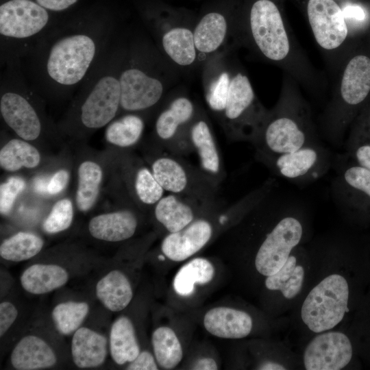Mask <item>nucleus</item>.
I'll list each match as a JSON object with an SVG mask.
<instances>
[{
    "label": "nucleus",
    "mask_w": 370,
    "mask_h": 370,
    "mask_svg": "<svg viewBox=\"0 0 370 370\" xmlns=\"http://www.w3.org/2000/svg\"><path fill=\"white\" fill-rule=\"evenodd\" d=\"M103 20L52 25L25 57L32 87L64 92L81 85L121 34Z\"/></svg>",
    "instance_id": "obj_1"
},
{
    "label": "nucleus",
    "mask_w": 370,
    "mask_h": 370,
    "mask_svg": "<svg viewBox=\"0 0 370 370\" xmlns=\"http://www.w3.org/2000/svg\"><path fill=\"white\" fill-rule=\"evenodd\" d=\"M248 240L254 246V266L267 277L275 273L301 243L305 232L302 211L295 202L268 194L246 216Z\"/></svg>",
    "instance_id": "obj_2"
},
{
    "label": "nucleus",
    "mask_w": 370,
    "mask_h": 370,
    "mask_svg": "<svg viewBox=\"0 0 370 370\" xmlns=\"http://www.w3.org/2000/svg\"><path fill=\"white\" fill-rule=\"evenodd\" d=\"M177 72L145 37L128 40L119 75L120 109L140 114L162 105Z\"/></svg>",
    "instance_id": "obj_3"
},
{
    "label": "nucleus",
    "mask_w": 370,
    "mask_h": 370,
    "mask_svg": "<svg viewBox=\"0 0 370 370\" xmlns=\"http://www.w3.org/2000/svg\"><path fill=\"white\" fill-rule=\"evenodd\" d=\"M127 41L121 34L81 84L77 122L86 129L108 125L120 110L119 75Z\"/></svg>",
    "instance_id": "obj_4"
},
{
    "label": "nucleus",
    "mask_w": 370,
    "mask_h": 370,
    "mask_svg": "<svg viewBox=\"0 0 370 370\" xmlns=\"http://www.w3.org/2000/svg\"><path fill=\"white\" fill-rule=\"evenodd\" d=\"M316 142L308 105L295 91L285 89L251 144L257 158L292 152Z\"/></svg>",
    "instance_id": "obj_5"
},
{
    "label": "nucleus",
    "mask_w": 370,
    "mask_h": 370,
    "mask_svg": "<svg viewBox=\"0 0 370 370\" xmlns=\"http://www.w3.org/2000/svg\"><path fill=\"white\" fill-rule=\"evenodd\" d=\"M53 25L49 11L34 0H8L1 3V64L21 62Z\"/></svg>",
    "instance_id": "obj_6"
},
{
    "label": "nucleus",
    "mask_w": 370,
    "mask_h": 370,
    "mask_svg": "<svg viewBox=\"0 0 370 370\" xmlns=\"http://www.w3.org/2000/svg\"><path fill=\"white\" fill-rule=\"evenodd\" d=\"M1 75L0 111L5 123L25 140L37 139L41 134L40 116L32 102V86L21 62L5 65Z\"/></svg>",
    "instance_id": "obj_7"
},
{
    "label": "nucleus",
    "mask_w": 370,
    "mask_h": 370,
    "mask_svg": "<svg viewBox=\"0 0 370 370\" xmlns=\"http://www.w3.org/2000/svg\"><path fill=\"white\" fill-rule=\"evenodd\" d=\"M268 111L257 98L247 75L232 66L226 105L217 119L228 138L252 143Z\"/></svg>",
    "instance_id": "obj_8"
},
{
    "label": "nucleus",
    "mask_w": 370,
    "mask_h": 370,
    "mask_svg": "<svg viewBox=\"0 0 370 370\" xmlns=\"http://www.w3.org/2000/svg\"><path fill=\"white\" fill-rule=\"evenodd\" d=\"M351 284L341 273L323 278L307 294L300 310L301 319L313 333L337 326L349 311Z\"/></svg>",
    "instance_id": "obj_9"
},
{
    "label": "nucleus",
    "mask_w": 370,
    "mask_h": 370,
    "mask_svg": "<svg viewBox=\"0 0 370 370\" xmlns=\"http://www.w3.org/2000/svg\"><path fill=\"white\" fill-rule=\"evenodd\" d=\"M370 92V58L353 57L346 64L337 93L326 114L325 132L329 138L340 145L349 111L362 103Z\"/></svg>",
    "instance_id": "obj_10"
},
{
    "label": "nucleus",
    "mask_w": 370,
    "mask_h": 370,
    "mask_svg": "<svg viewBox=\"0 0 370 370\" xmlns=\"http://www.w3.org/2000/svg\"><path fill=\"white\" fill-rule=\"evenodd\" d=\"M242 32L267 60L283 63L288 58L291 50L289 36L280 12L271 0H256L252 4L248 29L241 34Z\"/></svg>",
    "instance_id": "obj_11"
},
{
    "label": "nucleus",
    "mask_w": 370,
    "mask_h": 370,
    "mask_svg": "<svg viewBox=\"0 0 370 370\" xmlns=\"http://www.w3.org/2000/svg\"><path fill=\"white\" fill-rule=\"evenodd\" d=\"M177 156L160 155L151 163V170L164 191L201 202L216 204L218 187L198 168Z\"/></svg>",
    "instance_id": "obj_12"
},
{
    "label": "nucleus",
    "mask_w": 370,
    "mask_h": 370,
    "mask_svg": "<svg viewBox=\"0 0 370 370\" xmlns=\"http://www.w3.org/2000/svg\"><path fill=\"white\" fill-rule=\"evenodd\" d=\"M232 224L230 210L220 206L197 217L182 230L167 234L161 243V251L171 261H184L204 248L217 233Z\"/></svg>",
    "instance_id": "obj_13"
},
{
    "label": "nucleus",
    "mask_w": 370,
    "mask_h": 370,
    "mask_svg": "<svg viewBox=\"0 0 370 370\" xmlns=\"http://www.w3.org/2000/svg\"><path fill=\"white\" fill-rule=\"evenodd\" d=\"M199 109L184 92L172 93L162 103L155 120L154 133L159 143L173 155L193 152L188 130Z\"/></svg>",
    "instance_id": "obj_14"
},
{
    "label": "nucleus",
    "mask_w": 370,
    "mask_h": 370,
    "mask_svg": "<svg viewBox=\"0 0 370 370\" xmlns=\"http://www.w3.org/2000/svg\"><path fill=\"white\" fill-rule=\"evenodd\" d=\"M256 158L276 175L301 182L319 179L330 166V153L319 142L292 152Z\"/></svg>",
    "instance_id": "obj_15"
},
{
    "label": "nucleus",
    "mask_w": 370,
    "mask_h": 370,
    "mask_svg": "<svg viewBox=\"0 0 370 370\" xmlns=\"http://www.w3.org/2000/svg\"><path fill=\"white\" fill-rule=\"evenodd\" d=\"M353 345L343 332L328 330L318 333L306 345L303 356L306 370H340L353 357Z\"/></svg>",
    "instance_id": "obj_16"
},
{
    "label": "nucleus",
    "mask_w": 370,
    "mask_h": 370,
    "mask_svg": "<svg viewBox=\"0 0 370 370\" xmlns=\"http://www.w3.org/2000/svg\"><path fill=\"white\" fill-rule=\"evenodd\" d=\"M188 138L192 151L197 156L199 169L219 188L225 172L210 122L201 108L188 127Z\"/></svg>",
    "instance_id": "obj_17"
},
{
    "label": "nucleus",
    "mask_w": 370,
    "mask_h": 370,
    "mask_svg": "<svg viewBox=\"0 0 370 370\" xmlns=\"http://www.w3.org/2000/svg\"><path fill=\"white\" fill-rule=\"evenodd\" d=\"M307 15L317 44L326 51L339 48L348 28L342 9L334 0H308Z\"/></svg>",
    "instance_id": "obj_18"
},
{
    "label": "nucleus",
    "mask_w": 370,
    "mask_h": 370,
    "mask_svg": "<svg viewBox=\"0 0 370 370\" xmlns=\"http://www.w3.org/2000/svg\"><path fill=\"white\" fill-rule=\"evenodd\" d=\"M220 203H204L170 193L154 205L153 214L156 221L170 234L182 230L197 217L220 206Z\"/></svg>",
    "instance_id": "obj_19"
},
{
    "label": "nucleus",
    "mask_w": 370,
    "mask_h": 370,
    "mask_svg": "<svg viewBox=\"0 0 370 370\" xmlns=\"http://www.w3.org/2000/svg\"><path fill=\"white\" fill-rule=\"evenodd\" d=\"M238 32L231 28L227 17L219 12L205 14L195 23L194 41L199 62L222 51L231 37H236Z\"/></svg>",
    "instance_id": "obj_20"
},
{
    "label": "nucleus",
    "mask_w": 370,
    "mask_h": 370,
    "mask_svg": "<svg viewBox=\"0 0 370 370\" xmlns=\"http://www.w3.org/2000/svg\"><path fill=\"white\" fill-rule=\"evenodd\" d=\"M232 66L225 51L219 52L204 62L202 84L206 102L218 119L225 109Z\"/></svg>",
    "instance_id": "obj_21"
},
{
    "label": "nucleus",
    "mask_w": 370,
    "mask_h": 370,
    "mask_svg": "<svg viewBox=\"0 0 370 370\" xmlns=\"http://www.w3.org/2000/svg\"><path fill=\"white\" fill-rule=\"evenodd\" d=\"M336 203L345 208L370 205V170L352 164L338 171L332 184Z\"/></svg>",
    "instance_id": "obj_22"
},
{
    "label": "nucleus",
    "mask_w": 370,
    "mask_h": 370,
    "mask_svg": "<svg viewBox=\"0 0 370 370\" xmlns=\"http://www.w3.org/2000/svg\"><path fill=\"white\" fill-rule=\"evenodd\" d=\"M203 323L210 334L226 339L245 338L253 328L252 318L247 312L226 306L210 309L205 314Z\"/></svg>",
    "instance_id": "obj_23"
},
{
    "label": "nucleus",
    "mask_w": 370,
    "mask_h": 370,
    "mask_svg": "<svg viewBox=\"0 0 370 370\" xmlns=\"http://www.w3.org/2000/svg\"><path fill=\"white\" fill-rule=\"evenodd\" d=\"M137 225L136 214L131 210H121L93 217L90 221L88 229L95 238L118 242L131 238Z\"/></svg>",
    "instance_id": "obj_24"
},
{
    "label": "nucleus",
    "mask_w": 370,
    "mask_h": 370,
    "mask_svg": "<svg viewBox=\"0 0 370 370\" xmlns=\"http://www.w3.org/2000/svg\"><path fill=\"white\" fill-rule=\"evenodd\" d=\"M57 358L52 349L42 338L34 335L23 337L11 354V362L18 370H35L53 366Z\"/></svg>",
    "instance_id": "obj_25"
},
{
    "label": "nucleus",
    "mask_w": 370,
    "mask_h": 370,
    "mask_svg": "<svg viewBox=\"0 0 370 370\" xmlns=\"http://www.w3.org/2000/svg\"><path fill=\"white\" fill-rule=\"evenodd\" d=\"M72 358L79 368L100 366L107 355V340L99 333L88 328H79L73 336Z\"/></svg>",
    "instance_id": "obj_26"
},
{
    "label": "nucleus",
    "mask_w": 370,
    "mask_h": 370,
    "mask_svg": "<svg viewBox=\"0 0 370 370\" xmlns=\"http://www.w3.org/2000/svg\"><path fill=\"white\" fill-rule=\"evenodd\" d=\"M298 247L291 254L284 264L274 274L266 277L264 286L271 291H280L283 297L292 299L301 291L305 269L297 252Z\"/></svg>",
    "instance_id": "obj_27"
},
{
    "label": "nucleus",
    "mask_w": 370,
    "mask_h": 370,
    "mask_svg": "<svg viewBox=\"0 0 370 370\" xmlns=\"http://www.w3.org/2000/svg\"><path fill=\"white\" fill-rule=\"evenodd\" d=\"M96 295L107 309L119 312L130 303L133 297V291L126 275L120 271L113 270L97 282Z\"/></svg>",
    "instance_id": "obj_28"
},
{
    "label": "nucleus",
    "mask_w": 370,
    "mask_h": 370,
    "mask_svg": "<svg viewBox=\"0 0 370 370\" xmlns=\"http://www.w3.org/2000/svg\"><path fill=\"white\" fill-rule=\"evenodd\" d=\"M69 280L67 271L56 264H35L21 276V284L27 292L41 295L64 286Z\"/></svg>",
    "instance_id": "obj_29"
},
{
    "label": "nucleus",
    "mask_w": 370,
    "mask_h": 370,
    "mask_svg": "<svg viewBox=\"0 0 370 370\" xmlns=\"http://www.w3.org/2000/svg\"><path fill=\"white\" fill-rule=\"evenodd\" d=\"M110 349L112 358L120 365L133 361L140 352L134 325L128 317H121L113 323Z\"/></svg>",
    "instance_id": "obj_30"
},
{
    "label": "nucleus",
    "mask_w": 370,
    "mask_h": 370,
    "mask_svg": "<svg viewBox=\"0 0 370 370\" xmlns=\"http://www.w3.org/2000/svg\"><path fill=\"white\" fill-rule=\"evenodd\" d=\"M215 269L212 263L204 258H195L184 264L175 274L173 287L180 296L189 297L197 286L210 283L214 278Z\"/></svg>",
    "instance_id": "obj_31"
},
{
    "label": "nucleus",
    "mask_w": 370,
    "mask_h": 370,
    "mask_svg": "<svg viewBox=\"0 0 370 370\" xmlns=\"http://www.w3.org/2000/svg\"><path fill=\"white\" fill-rule=\"evenodd\" d=\"M151 344L157 363L162 369H173L182 361V346L177 334L171 328H157L153 332Z\"/></svg>",
    "instance_id": "obj_32"
},
{
    "label": "nucleus",
    "mask_w": 370,
    "mask_h": 370,
    "mask_svg": "<svg viewBox=\"0 0 370 370\" xmlns=\"http://www.w3.org/2000/svg\"><path fill=\"white\" fill-rule=\"evenodd\" d=\"M145 125L140 114L126 112L108 125L105 137L108 143L117 147H132L140 139Z\"/></svg>",
    "instance_id": "obj_33"
},
{
    "label": "nucleus",
    "mask_w": 370,
    "mask_h": 370,
    "mask_svg": "<svg viewBox=\"0 0 370 370\" xmlns=\"http://www.w3.org/2000/svg\"><path fill=\"white\" fill-rule=\"evenodd\" d=\"M40 160L38 151L25 140L12 139L0 151V165L8 171H16L22 167L34 168Z\"/></svg>",
    "instance_id": "obj_34"
},
{
    "label": "nucleus",
    "mask_w": 370,
    "mask_h": 370,
    "mask_svg": "<svg viewBox=\"0 0 370 370\" xmlns=\"http://www.w3.org/2000/svg\"><path fill=\"white\" fill-rule=\"evenodd\" d=\"M101 180L102 170L98 164L85 161L79 165L76 194V203L79 210L86 212L93 206L99 192Z\"/></svg>",
    "instance_id": "obj_35"
},
{
    "label": "nucleus",
    "mask_w": 370,
    "mask_h": 370,
    "mask_svg": "<svg viewBox=\"0 0 370 370\" xmlns=\"http://www.w3.org/2000/svg\"><path fill=\"white\" fill-rule=\"evenodd\" d=\"M42 246L43 241L38 236L30 232H20L1 244L0 256L9 261H23L38 254Z\"/></svg>",
    "instance_id": "obj_36"
},
{
    "label": "nucleus",
    "mask_w": 370,
    "mask_h": 370,
    "mask_svg": "<svg viewBox=\"0 0 370 370\" xmlns=\"http://www.w3.org/2000/svg\"><path fill=\"white\" fill-rule=\"evenodd\" d=\"M89 310L85 302L66 301L58 304L52 311V319L60 333L69 335L75 332Z\"/></svg>",
    "instance_id": "obj_37"
},
{
    "label": "nucleus",
    "mask_w": 370,
    "mask_h": 370,
    "mask_svg": "<svg viewBox=\"0 0 370 370\" xmlns=\"http://www.w3.org/2000/svg\"><path fill=\"white\" fill-rule=\"evenodd\" d=\"M133 189L137 199L147 206H154L164 193L151 170L146 166L138 167L134 173Z\"/></svg>",
    "instance_id": "obj_38"
},
{
    "label": "nucleus",
    "mask_w": 370,
    "mask_h": 370,
    "mask_svg": "<svg viewBox=\"0 0 370 370\" xmlns=\"http://www.w3.org/2000/svg\"><path fill=\"white\" fill-rule=\"evenodd\" d=\"M73 217L71 200L63 199L57 201L43 223L44 230L49 234L64 231L69 227Z\"/></svg>",
    "instance_id": "obj_39"
},
{
    "label": "nucleus",
    "mask_w": 370,
    "mask_h": 370,
    "mask_svg": "<svg viewBox=\"0 0 370 370\" xmlns=\"http://www.w3.org/2000/svg\"><path fill=\"white\" fill-rule=\"evenodd\" d=\"M25 180L18 176L9 177L0 186V212L8 214L12 210L17 196L25 188Z\"/></svg>",
    "instance_id": "obj_40"
},
{
    "label": "nucleus",
    "mask_w": 370,
    "mask_h": 370,
    "mask_svg": "<svg viewBox=\"0 0 370 370\" xmlns=\"http://www.w3.org/2000/svg\"><path fill=\"white\" fill-rule=\"evenodd\" d=\"M348 152L357 164L370 170V139L356 134L348 142Z\"/></svg>",
    "instance_id": "obj_41"
},
{
    "label": "nucleus",
    "mask_w": 370,
    "mask_h": 370,
    "mask_svg": "<svg viewBox=\"0 0 370 370\" xmlns=\"http://www.w3.org/2000/svg\"><path fill=\"white\" fill-rule=\"evenodd\" d=\"M18 316L16 308L9 301L0 304V336H2L13 324Z\"/></svg>",
    "instance_id": "obj_42"
},
{
    "label": "nucleus",
    "mask_w": 370,
    "mask_h": 370,
    "mask_svg": "<svg viewBox=\"0 0 370 370\" xmlns=\"http://www.w3.org/2000/svg\"><path fill=\"white\" fill-rule=\"evenodd\" d=\"M126 369L128 370H157L158 365L155 356L149 351L144 350L138 356L129 362Z\"/></svg>",
    "instance_id": "obj_43"
},
{
    "label": "nucleus",
    "mask_w": 370,
    "mask_h": 370,
    "mask_svg": "<svg viewBox=\"0 0 370 370\" xmlns=\"http://www.w3.org/2000/svg\"><path fill=\"white\" fill-rule=\"evenodd\" d=\"M69 174L67 171L60 169L50 179L47 191L49 195H56L62 192L68 184Z\"/></svg>",
    "instance_id": "obj_44"
},
{
    "label": "nucleus",
    "mask_w": 370,
    "mask_h": 370,
    "mask_svg": "<svg viewBox=\"0 0 370 370\" xmlns=\"http://www.w3.org/2000/svg\"><path fill=\"white\" fill-rule=\"evenodd\" d=\"M40 5L51 12L65 10L74 5L78 0H34Z\"/></svg>",
    "instance_id": "obj_45"
},
{
    "label": "nucleus",
    "mask_w": 370,
    "mask_h": 370,
    "mask_svg": "<svg viewBox=\"0 0 370 370\" xmlns=\"http://www.w3.org/2000/svg\"><path fill=\"white\" fill-rule=\"evenodd\" d=\"M190 369L195 370H217L218 369V365L214 358L203 357L193 362Z\"/></svg>",
    "instance_id": "obj_46"
},
{
    "label": "nucleus",
    "mask_w": 370,
    "mask_h": 370,
    "mask_svg": "<svg viewBox=\"0 0 370 370\" xmlns=\"http://www.w3.org/2000/svg\"><path fill=\"white\" fill-rule=\"evenodd\" d=\"M344 16L346 18L355 19L358 21L364 20L365 18V13L364 10L356 5H349L342 9Z\"/></svg>",
    "instance_id": "obj_47"
},
{
    "label": "nucleus",
    "mask_w": 370,
    "mask_h": 370,
    "mask_svg": "<svg viewBox=\"0 0 370 370\" xmlns=\"http://www.w3.org/2000/svg\"><path fill=\"white\" fill-rule=\"evenodd\" d=\"M49 182L45 177H38L34 180V188L36 193L42 195L48 194L47 187Z\"/></svg>",
    "instance_id": "obj_48"
},
{
    "label": "nucleus",
    "mask_w": 370,
    "mask_h": 370,
    "mask_svg": "<svg viewBox=\"0 0 370 370\" xmlns=\"http://www.w3.org/2000/svg\"><path fill=\"white\" fill-rule=\"evenodd\" d=\"M370 306V304H369ZM367 312V316L365 315V325L362 328V334L364 335L365 342L367 343V351L370 352V307Z\"/></svg>",
    "instance_id": "obj_49"
},
{
    "label": "nucleus",
    "mask_w": 370,
    "mask_h": 370,
    "mask_svg": "<svg viewBox=\"0 0 370 370\" xmlns=\"http://www.w3.org/2000/svg\"><path fill=\"white\" fill-rule=\"evenodd\" d=\"M256 369L260 370H284L286 368L285 366L278 362L267 360L260 363Z\"/></svg>",
    "instance_id": "obj_50"
},
{
    "label": "nucleus",
    "mask_w": 370,
    "mask_h": 370,
    "mask_svg": "<svg viewBox=\"0 0 370 370\" xmlns=\"http://www.w3.org/2000/svg\"><path fill=\"white\" fill-rule=\"evenodd\" d=\"M369 120H370V117H369Z\"/></svg>",
    "instance_id": "obj_51"
}]
</instances>
